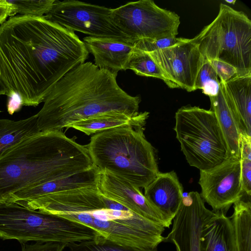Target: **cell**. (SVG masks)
Returning <instances> with one entry per match:
<instances>
[{
  "label": "cell",
  "instance_id": "obj_1",
  "mask_svg": "<svg viewBox=\"0 0 251 251\" xmlns=\"http://www.w3.org/2000/svg\"><path fill=\"white\" fill-rule=\"evenodd\" d=\"M89 51L73 31L43 17L18 15L0 25V78L8 96L36 106Z\"/></svg>",
  "mask_w": 251,
  "mask_h": 251
},
{
  "label": "cell",
  "instance_id": "obj_2",
  "mask_svg": "<svg viewBox=\"0 0 251 251\" xmlns=\"http://www.w3.org/2000/svg\"><path fill=\"white\" fill-rule=\"evenodd\" d=\"M117 74L91 62L70 70L53 87L36 114L40 131H62L108 112L137 114L141 98L129 95L119 86Z\"/></svg>",
  "mask_w": 251,
  "mask_h": 251
},
{
  "label": "cell",
  "instance_id": "obj_3",
  "mask_svg": "<svg viewBox=\"0 0 251 251\" xmlns=\"http://www.w3.org/2000/svg\"><path fill=\"white\" fill-rule=\"evenodd\" d=\"M20 203L82 224L93 229L99 237L121 246L154 249L164 242V226L116 201L105 199L97 187L51 194Z\"/></svg>",
  "mask_w": 251,
  "mask_h": 251
},
{
  "label": "cell",
  "instance_id": "obj_4",
  "mask_svg": "<svg viewBox=\"0 0 251 251\" xmlns=\"http://www.w3.org/2000/svg\"><path fill=\"white\" fill-rule=\"evenodd\" d=\"M85 146L62 131H40L26 137L0 155V202L14 193L91 168Z\"/></svg>",
  "mask_w": 251,
  "mask_h": 251
},
{
  "label": "cell",
  "instance_id": "obj_5",
  "mask_svg": "<svg viewBox=\"0 0 251 251\" xmlns=\"http://www.w3.org/2000/svg\"><path fill=\"white\" fill-rule=\"evenodd\" d=\"M144 127L122 126L93 135L86 145L93 165L139 188L158 175L156 151L147 140Z\"/></svg>",
  "mask_w": 251,
  "mask_h": 251
},
{
  "label": "cell",
  "instance_id": "obj_6",
  "mask_svg": "<svg viewBox=\"0 0 251 251\" xmlns=\"http://www.w3.org/2000/svg\"><path fill=\"white\" fill-rule=\"evenodd\" d=\"M98 237L93 229L79 223L14 202H0V238L3 240L69 244Z\"/></svg>",
  "mask_w": 251,
  "mask_h": 251
},
{
  "label": "cell",
  "instance_id": "obj_7",
  "mask_svg": "<svg viewBox=\"0 0 251 251\" xmlns=\"http://www.w3.org/2000/svg\"><path fill=\"white\" fill-rule=\"evenodd\" d=\"M219 7L215 19L190 40L204 59L230 64L237 76L251 74V21L227 5L221 3Z\"/></svg>",
  "mask_w": 251,
  "mask_h": 251
},
{
  "label": "cell",
  "instance_id": "obj_8",
  "mask_svg": "<svg viewBox=\"0 0 251 251\" xmlns=\"http://www.w3.org/2000/svg\"><path fill=\"white\" fill-rule=\"evenodd\" d=\"M175 118L176 138L191 166L206 170L228 157L224 137L212 110L187 105L176 111Z\"/></svg>",
  "mask_w": 251,
  "mask_h": 251
},
{
  "label": "cell",
  "instance_id": "obj_9",
  "mask_svg": "<svg viewBox=\"0 0 251 251\" xmlns=\"http://www.w3.org/2000/svg\"><path fill=\"white\" fill-rule=\"evenodd\" d=\"M116 25L134 43L141 39H159L178 34L180 17L162 8L152 0L129 2L111 9Z\"/></svg>",
  "mask_w": 251,
  "mask_h": 251
},
{
  "label": "cell",
  "instance_id": "obj_10",
  "mask_svg": "<svg viewBox=\"0 0 251 251\" xmlns=\"http://www.w3.org/2000/svg\"><path fill=\"white\" fill-rule=\"evenodd\" d=\"M111 8L75 0H54L44 16L48 20L72 31L94 37L121 39L134 43L112 20Z\"/></svg>",
  "mask_w": 251,
  "mask_h": 251
},
{
  "label": "cell",
  "instance_id": "obj_11",
  "mask_svg": "<svg viewBox=\"0 0 251 251\" xmlns=\"http://www.w3.org/2000/svg\"><path fill=\"white\" fill-rule=\"evenodd\" d=\"M201 197L215 213L226 214L230 206L245 197L241 189L240 159L228 157L222 163L201 170Z\"/></svg>",
  "mask_w": 251,
  "mask_h": 251
},
{
  "label": "cell",
  "instance_id": "obj_12",
  "mask_svg": "<svg viewBox=\"0 0 251 251\" xmlns=\"http://www.w3.org/2000/svg\"><path fill=\"white\" fill-rule=\"evenodd\" d=\"M207 208L200 193L192 191L183 196L173 219L170 232L164 242L175 245L176 251H201V238L205 225L215 215Z\"/></svg>",
  "mask_w": 251,
  "mask_h": 251
},
{
  "label": "cell",
  "instance_id": "obj_13",
  "mask_svg": "<svg viewBox=\"0 0 251 251\" xmlns=\"http://www.w3.org/2000/svg\"><path fill=\"white\" fill-rule=\"evenodd\" d=\"M175 88L195 90V84L204 57L198 45L187 41L157 51L148 52Z\"/></svg>",
  "mask_w": 251,
  "mask_h": 251
},
{
  "label": "cell",
  "instance_id": "obj_14",
  "mask_svg": "<svg viewBox=\"0 0 251 251\" xmlns=\"http://www.w3.org/2000/svg\"><path fill=\"white\" fill-rule=\"evenodd\" d=\"M97 188L103 196L116 201L132 212L169 228L172 220L154 207L140 188L107 171H100Z\"/></svg>",
  "mask_w": 251,
  "mask_h": 251
},
{
  "label": "cell",
  "instance_id": "obj_15",
  "mask_svg": "<svg viewBox=\"0 0 251 251\" xmlns=\"http://www.w3.org/2000/svg\"><path fill=\"white\" fill-rule=\"evenodd\" d=\"M82 41L94 56V64L99 68L117 73L127 70L134 43L121 39L91 36L83 38Z\"/></svg>",
  "mask_w": 251,
  "mask_h": 251
},
{
  "label": "cell",
  "instance_id": "obj_16",
  "mask_svg": "<svg viewBox=\"0 0 251 251\" xmlns=\"http://www.w3.org/2000/svg\"><path fill=\"white\" fill-rule=\"evenodd\" d=\"M144 189V195L150 203L173 220L183 199V187L176 173H159Z\"/></svg>",
  "mask_w": 251,
  "mask_h": 251
},
{
  "label": "cell",
  "instance_id": "obj_17",
  "mask_svg": "<svg viewBox=\"0 0 251 251\" xmlns=\"http://www.w3.org/2000/svg\"><path fill=\"white\" fill-rule=\"evenodd\" d=\"M99 170L94 166L86 171L67 177L50 180L19 190L13 194L9 202L16 203L63 191L87 187H97Z\"/></svg>",
  "mask_w": 251,
  "mask_h": 251
},
{
  "label": "cell",
  "instance_id": "obj_18",
  "mask_svg": "<svg viewBox=\"0 0 251 251\" xmlns=\"http://www.w3.org/2000/svg\"><path fill=\"white\" fill-rule=\"evenodd\" d=\"M209 99L210 109L214 112L224 137L228 157L240 159L239 141L241 133L239 121L232 102L222 81H220L218 95L209 97Z\"/></svg>",
  "mask_w": 251,
  "mask_h": 251
},
{
  "label": "cell",
  "instance_id": "obj_19",
  "mask_svg": "<svg viewBox=\"0 0 251 251\" xmlns=\"http://www.w3.org/2000/svg\"><path fill=\"white\" fill-rule=\"evenodd\" d=\"M201 251H237L232 223L226 214L215 213L205 225Z\"/></svg>",
  "mask_w": 251,
  "mask_h": 251
},
{
  "label": "cell",
  "instance_id": "obj_20",
  "mask_svg": "<svg viewBox=\"0 0 251 251\" xmlns=\"http://www.w3.org/2000/svg\"><path fill=\"white\" fill-rule=\"evenodd\" d=\"M149 113L138 112L133 115L119 112H108L99 114L72 125V128L91 135L104 130L122 126L144 127Z\"/></svg>",
  "mask_w": 251,
  "mask_h": 251
},
{
  "label": "cell",
  "instance_id": "obj_21",
  "mask_svg": "<svg viewBox=\"0 0 251 251\" xmlns=\"http://www.w3.org/2000/svg\"><path fill=\"white\" fill-rule=\"evenodd\" d=\"M222 82L235 109L241 133L251 136V74Z\"/></svg>",
  "mask_w": 251,
  "mask_h": 251
},
{
  "label": "cell",
  "instance_id": "obj_22",
  "mask_svg": "<svg viewBox=\"0 0 251 251\" xmlns=\"http://www.w3.org/2000/svg\"><path fill=\"white\" fill-rule=\"evenodd\" d=\"M39 132L37 114L18 121L0 119V155L22 139Z\"/></svg>",
  "mask_w": 251,
  "mask_h": 251
},
{
  "label": "cell",
  "instance_id": "obj_23",
  "mask_svg": "<svg viewBox=\"0 0 251 251\" xmlns=\"http://www.w3.org/2000/svg\"><path fill=\"white\" fill-rule=\"evenodd\" d=\"M232 223L237 251H251V202L241 200L233 204Z\"/></svg>",
  "mask_w": 251,
  "mask_h": 251
},
{
  "label": "cell",
  "instance_id": "obj_24",
  "mask_svg": "<svg viewBox=\"0 0 251 251\" xmlns=\"http://www.w3.org/2000/svg\"><path fill=\"white\" fill-rule=\"evenodd\" d=\"M127 69L131 70L138 75L161 79L169 87L175 88L173 84L148 52L134 47L128 62Z\"/></svg>",
  "mask_w": 251,
  "mask_h": 251
},
{
  "label": "cell",
  "instance_id": "obj_25",
  "mask_svg": "<svg viewBox=\"0 0 251 251\" xmlns=\"http://www.w3.org/2000/svg\"><path fill=\"white\" fill-rule=\"evenodd\" d=\"M69 251H157L154 249L127 247L115 244L102 238L68 244Z\"/></svg>",
  "mask_w": 251,
  "mask_h": 251
},
{
  "label": "cell",
  "instance_id": "obj_26",
  "mask_svg": "<svg viewBox=\"0 0 251 251\" xmlns=\"http://www.w3.org/2000/svg\"><path fill=\"white\" fill-rule=\"evenodd\" d=\"M218 77L209 61L204 59L196 77L195 90L201 89L209 98L217 96L220 89Z\"/></svg>",
  "mask_w": 251,
  "mask_h": 251
},
{
  "label": "cell",
  "instance_id": "obj_27",
  "mask_svg": "<svg viewBox=\"0 0 251 251\" xmlns=\"http://www.w3.org/2000/svg\"><path fill=\"white\" fill-rule=\"evenodd\" d=\"M15 7V15L43 17L50 10L54 0H8Z\"/></svg>",
  "mask_w": 251,
  "mask_h": 251
},
{
  "label": "cell",
  "instance_id": "obj_28",
  "mask_svg": "<svg viewBox=\"0 0 251 251\" xmlns=\"http://www.w3.org/2000/svg\"><path fill=\"white\" fill-rule=\"evenodd\" d=\"M188 39L170 37L159 39H141L134 44L138 50L151 52L166 49L187 41Z\"/></svg>",
  "mask_w": 251,
  "mask_h": 251
},
{
  "label": "cell",
  "instance_id": "obj_29",
  "mask_svg": "<svg viewBox=\"0 0 251 251\" xmlns=\"http://www.w3.org/2000/svg\"><path fill=\"white\" fill-rule=\"evenodd\" d=\"M241 166V183L245 197L251 199V160L240 158Z\"/></svg>",
  "mask_w": 251,
  "mask_h": 251
},
{
  "label": "cell",
  "instance_id": "obj_30",
  "mask_svg": "<svg viewBox=\"0 0 251 251\" xmlns=\"http://www.w3.org/2000/svg\"><path fill=\"white\" fill-rule=\"evenodd\" d=\"M212 67L215 70L220 81L226 82L232 78L237 76V72L235 68L226 62L217 60H209Z\"/></svg>",
  "mask_w": 251,
  "mask_h": 251
},
{
  "label": "cell",
  "instance_id": "obj_31",
  "mask_svg": "<svg viewBox=\"0 0 251 251\" xmlns=\"http://www.w3.org/2000/svg\"><path fill=\"white\" fill-rule=\"evenodd\" d=\"M68 245L57 242H36L32 245L22 243V251H63Z\"/></svg>",
  "mask_w": 251,
  "mask_h": 251
},
{
  "label": "cell",
  "instance_id": "obj_32",
  "mask_svg": "<svg viewBox=\"0 0 251 251\" xmlns=\"http://www.w3.org/2000/svg\"><path fill=\"white\" fill-rule=\"evenodd\" d=\"M239 147L240 158L251 160V136L241 134Z\"/></svg>",
  "mask_w": 251,
  "mask_h": 251
},
{
  "label": "cell",
  "instance_id": "obj_33",
  "mask_svg": "<svg viewBox=\"0 0 251 251\" xmlns=\"http://www.w3.org/2000/svg\"><path fill=\"white\" fill-rule=\"evenodd\" d=\"M15 7L8 0H0V25L8 16H15Z\"/></svg>",
  "mask_w": 251,
  "mask_h": 251
},
{
  "label": "cell",
  "instance_id": "obj_34",
  "mask_svg": "<svg viewBox=\"0 0 251 251\" xmlns=\"http://www.w3.org/2000/svg\"><path fill=\"white\" fill-rule=\"evenodd\" d=\"M10 99L7 103V111L10 114L19 110L22 105L20 97L16 95H11L8 96Z\"/></svg>",
  "mask_w": 251,
  "mask_h": 251
},
{
  "label": "cell",
  "instance_id": "obj_35",
  "mask_svg": "<svg viewBox=\"0 0 251 251\" xmlns=\"http://www.w3.org/2000/svg\"><path fill=\"white\" fill-rule=\"evenodd\" d=\"M6 88L0 78V96L6 95Z\"/></svg>",
  "mask_w": 251,
  "mask_h": 251
},
{
  "label": "cell",
  "instance_id": "obj_36",
  "mask_svg": "<svg viewBox=\"0 0 251 251\" xmlns=\"http://www.w3.org/2000/svg\"><path fill=\"white\" fill-rule=\"evenodd\" d=\"M225 1L227 2V3H231V4H234L235 3V2H236V0H226Z\"/></svg>",
  "mask_w": 251,
  "mask_h": 251
}]
</instances>
